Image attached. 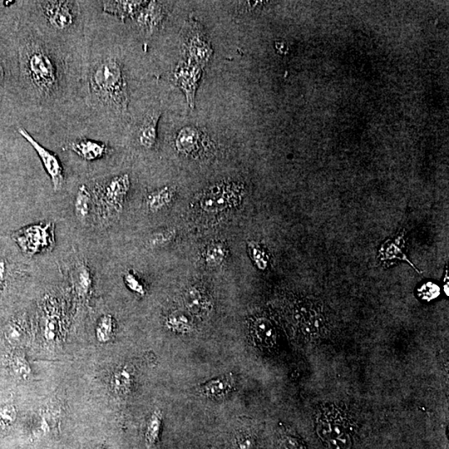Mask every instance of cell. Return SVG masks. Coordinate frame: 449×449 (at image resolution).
I'll return each instance as SVG.
<instances>
[{
	"label": "cell",
	"mask_w": 449,
	"mask_h": 449,
	"mask_svg": "<svg viewBox=\"0 0 449 449\" xmlns=\"http://www.w3.org/2000/svg\"><path fill=\"white\" fill-rule=\"evenodd\" d=\"M64 151H69L86 162H95L106 159L112 152V148L107 142L90 137H78L68 140Z\"/></svg>",
	"instance_id": "cell-7"
},
{
	"label": "cell",
	"mask_w": 449,
	"mask_h": 449,
	"mask_svg": "<svg viewBox=\"0 0 449 449\" xmlns=\"http://www.w3.org/2000/svg\"><path fill=\"white\" fill-rule=\"evenodd\" d=\"M6 261L0 256V290L3 289L4 280H6Z\"/></svg>",
	"instance_id": "cell-35"
},
{
	"label": "cell",
	"mask_w": 449,
	"mask_h": 449,
	"mask_svg": "<svg viewBox=\"0 0 449 449\" xmlns=\"http://www.w3.org/2000/svg\"><path fill=\"white\" fill-rule=\"evenodd\" d=\"M17 241L23 251L29 255L46 253L56 244L53 222L28 226L17 235Z\"/></svg>",
	"instance_id": "cell-5"
},
{
	"label": "cell",
	"mask_w": 449,
	"mask_h": 449,
	"mask_svg": "<svg viewBox=\"0 0 449 449\" xmlns=\"http://www.w3.org/2000/svg\"><path fill=\"white\" fill-rule=\"evenodd\" d=\"M19 48V75L37 116L67 117L75 97L78 48H72L26 27Z\"/></svg>",
	"instance_id": "cell-1"
},
{
	"label": "cell",
	"mask_w": 449,
	"mask_h": 449,
	"mask_svg": "<svg viewBox=\"0 0 449 449\" xmlns=\"http://www.w3.org/2000/svg\"><path fill=\"white\" fill-rule=\"evenodd\" d=\"M125 282L128 288H130L133 292L138 295H144L145 290L139 280L136 278L134 275L131 273H128L125 275Z\"/></svg>",
	"instance_id": "cell-32"
},
{
	"label": "cell",
	"mask_w": 449,
	"mask_h": 449,
	"mask_svg": "<svg viewBox=\"0 0 449 449\" xmlns=\"http://www.w3.org/2000/svg\"><path fill=\"white\" fill-rule=\"evenodd\" d=\"M354 428L347 414L337 408H328L317 419V433L332 449H349L353 443Z\"/></svg>",
	"instance_id": "cell-3"
},
{
	"label": "cell",
	"mask_w": 449,
	"mask_h": 449,
	"mask_svg": "<svg viewBox=\"0 0 449 449\" xmlns=\"http://www.w3.org/2000/svg\"><path fill=\"white\" fill-rule=\"evenodd\" d=\"M172 195L171 190L164 189L154 192L147 197V204L152 211H157L166 205L171 199Z\"/></svg>",
	"instance_id": "cell-24"
},
{
	"label": "cell",
	"mask_w": 449,
	"mask_h": 449,
	"mask_svg": "<svg viewBox=\"0 0 449 449\" xmlns=\"http://www.w3.org/2000/svg\"><path fill=\"white\" fill-rule=\"evenodd\" d=\"M76 285L78 293L86 295L90 292L93 285L91 270L85 263H81L76 270Z\"/></svg>",
	"instance_id": "cell-22"
},
{
	"label": "cell",
	"mask_w": 449,
	"mask_h": 449,
	"mask_svg": "<svg viewBox=\"0 0 449 449\" xmlns=\"http://www.w3.org/2000/svg\"><path fill=\"white\" fill-rule=\"evenodd\" d=\"M28 23L38 32L72 48L85 41L92 1L48 0L28 2Z\"/></svg>",
	"instance_id": "cell-2"
},
{
	"label": "cell",
	"mask_w": 449,
	"mask_h": 449,
	"mask_svg": "<svg viewBox=\"0 0 449 449\" xmlns=\"http://www.w3.org/2000/svg\"><path fill=\"white\" fill-rule=\"evenodd\" d=\"M133 374L130 367H122L116 370L111 378V387L116 393L126 394L130 391Z\"/></svg>",
	"instance_id": "cell-19"
},
{
	"label": "cell",
	"mask_w": 449,
	"mask_h": 449,
	"mask_svg": "<svg viewBox=\"0 0 449 449\" xmlns=\"http://www.w3.org/2000/svg\"><path fill=\"white\" fill-rule=\"evenodd\" d=\"M206 256L207 261H209L210 263H220L224 259L225 249L221 245H211Z\"/></svg>",
	"instance_id": "cell-31"
},
{
	"label": "cell",
	"mask_w": 449,
	"mask_h": 449,
	"mask_svg": "<svg viewBox=\"0 0 449 449\" xmlns=\"http://www.w3.org/2000/svg\"><path fill=\"white\" fill-rule=\"evenodd\" d=\"M278 449H307V447L300 438L285 435L280 439Z\"/></svg>",
	"instance_id": "cell-30"
},
{
	"label": "cell",
	"mask_w": 449,
	"mask_h": 449,
	"mask_svg": "<svg viewBox=\"0 0 449 449\" xmlns=\"http://www.w3.org/2000/svg\"><path fill=\"white\" fill-rule=\"evenodd\" d=\"M167 327L169 329L174 330V332H179L185 333L189 332L191 329V324L189 319L182 315H172L167 320Z\"/></svg>",
	"instance_id": "cell-26"
},
{
	"label": "cell",
	"mask_w": 449,
	"mask_h": 449,
	"mask_svg": "<svg viewBox=\"0 0 449 449\" xmlns=\"http://www.w3.org/2000/svg\"><path fill=\"white\" fill-rule=\"evenodd\" d=\"M19 132L21 136L31 144L34 151L41 160L42 164L48 175L51 177L53 189L56 191H60L65 184V175L64 169L59 157L51 150L47 149L34 139L31 133L26 128L19 127Z\"/></svg>",
	"instance_id": "cell-6"
},
{
	"label": "cell",
	"mask_w": 449,
	"mask_h": 449,
	"mask_svg": "<svg viewBox=\"0 0 449 449\" xmlns=\"http://www.w3.org/2000/svg\"><path fill=\"white\" fill-rule=\"evenodd\" d=\"M440 294V289L435 284L428 282L424 284L418 289L419 297L427 302L435 299Z\"/></svg>",
	"instance_id": "cell-29"
},
{
	"label": "cell",
	"mask_w": 449,
	"mask_h": 449,
	"mask_svg": "<svg viewBox=\"0 0 449 449\" xmlns=\"http://www.w3.org/2000/svg\"><path fill=\"white\" fill-rule=\"evenodd\" d=\"M6 80V70L4 68V62L0 59V88L4 87V82Z\"/></svg>",
	"instance_id": "cell-36"
},
{
	"label": "cell",
	"mask_w": 449,
	"mask_h": 449,
	"mask_svg": "<svg viewBox=\"0 0 449 449\" xmlns=\"http://www.w3.org/2000/svg\"><path fill=\"white\" fill-rule=\"evenodd\" d=\"M8 364L11 373L19 379L26 381L31 376V368L21 352H14L9 355Z\"/></svg>",
	"instance_id": "cell-20"
},
{
	"label": "cell",
	"mask_w": 449,
	"mask_h": 449,
	"mask_svg": "<svg viewBox=\"0 0 449 449\" xmlns=\"http://www.w3.org/2000/svg\"><path fill=\"white\" fill-rule=\"evenodd\" d=\"M130 187V176L127 174L96 182L93 191L102 220L110 218L120 211Z\"/></svg>",
	"instance_id": "cell-4"
},
{
	"label": "cell",
	"mask_w": 449,
	"mask_h": 449,
	"mask_svg": "<svg viewBox=\"0 0 449 449\" xmlns=\"http://www.w3.org/2000/svg\"><path fill=\"white\" fill-rule=\"evenodd\" d=\"M234 384L233 374H224V376L211 379L209 382L202 384L200 391L206 397L221 398L226 396L233 389Z\"/></svg>",
	"instance_id": "cell-15"
},
{
	"label": "cell",
	"mask_w": 449,
	"mask_h": 449,
	"mask_svg": "<svg viewBox=\"0 0 449 449\" xmlns=\"http://www.w3.org/2000/svg\"><path fill=\"white\" fill-rule=\"evenodd\" d=\"M147 1H98L100 11L125 23L136 16Z\"/></svg>",
	"instance_id": "cell-12"
},
{
	"label": "cell",
	"mask_w": 449,
	"mask_h": 449,
	"mask_svg": "<svg viewBox=\"0 0 449 449\" xmlns=\"http://www.w3.org/2000/svg\"><path fill=\"white\" fill-rule=\"evenodd\" d=\"M92 196L90 190L85 184H82L78 187L75 201H74V214L76 218L85 223L90 218L91 210Z\"/></svg>",
	"instance_id": "cell-17"
},
{
	"label": "cell",
	"mask_w": 449,
	"mask_h": 449,
	"mask_svg": "<svg viewBox=\"0 0 449 449\" xmlns=\"http://www.w3.org/2000/svg\"><path fill=\"white\" fill-rule=\"evenodd\" d=\"M24 332V322L23 319H16L9 325L6 330V338L9 342H21Z\"/></svg>",
	"instance_id": "cell-27"
},
{
	"label": "cell",
	"mask_w": 449,
	"mask_h": 449,
	"mask_svg": "<svg viewBox=\"0 0 449 449\" xmlns=\"http://www.w3.org/2000/svg\"><path fill=\"white\" fill-rule=\"evenodd\" d=\"M161 115L159 110L148 111L136 127V141L143 149L151 150L155 147L157 139V125H159Z\"/></svg>",
	"instance_id": "cell-11"
},
{
	"label": "cell",
	"mask_w": 449,
	"mask_h": 449,
	"mask_svg": "<svg viewBox=\"0 0 449 449\" xmlns=\"http://www.w3.org/2000/svg\"><path fill=\"white\" fill-rule=\"evenodd\" d=\"M162 422V411H154V413L152 414L149 421H148L147 426L146 442L148 446L154 445V444L159 441Z\"/></svg>",
	"instance_id": "cell-21"
},
{
	"label": "cell",
	"mask_w": 449,
	"mask_h": 449,
	"mask_svg": "<svg viewBox=\"0 0 449 449\" xmlns=\"http://www.w3.org/2000/svg\"><path fill=\"white\" fill-rule=\"evenodd\" d=\"M202 69L197 64L187 60L181 63L174 72L176 85L185 93L191 108L194 107L196 92L199 85Z\"/></svg>",
	"instance_id": "cell-9"
},
{
	"label": "cell",
	"mask_w": 449,
	"mask_h": 449,
	"mask_svg": "<svg viewBox=\"0 0 449 449\" xmlns=\"http://www.w3.org/2000/svg\"><path fill=\"white\" fill-rule=\"evenodd\" d=\"M171 233L164 231V233H156L150 239L151 245L157 246L167 243L171 239Z\"/></svg>",
	"instance_id": "cell-33"
},
{
	"label": "cell",
	"mask_w": 449,
	"mask_h": 449,
	"mask_svg": "<svg viewBox=\"0 0 449 449\" xmlns=\"http://www.w3.org/2000/svg\"><path fill=\"white\" fill-rule=\"evenodd\" d=\"M254 446L253 438L249 436H244L239 438L236 443V449H253Z\"/></svg>",
	"instance_id": "cell-34"
},
{
	"label": "cell",
	"mask_w": 449,
	"mask_h": 449,
	"mask_svg": "<svg viewBox=\"0 0 449 449\" xmlns=\"http://www.w3.org/2000/svg\"><path fill=\"white\" fill-rule=\"evenodd\" d=\"M253 332L256 342L260 347L270 348L276 344L278 334L274 325L268 319H256L253 325Z\"/></svg>",
	"instance_id": "cell-16"
},
{
	"label": "cell",
	"mask_w": 449,
	"mask_h": 449,
	"mask_svg": "<svg viewBox=\"0 0 449 449\" xmlns=\"http://www.w3.org/2000/svg\"><path fill=\"white\" fill-rule=\"evenodd\" d=\"M187 309L196 315H205L210 310V305L204 294L199 289L190 288L184 296Z\"/></svg>",
	"instance_id": "cell-18"
},
{
	"label": "cell",
	"mask_w": 449,
	"mask_h": 449,
	"mask_svg": "<svg viewBox=\"0 0 449 449\" xmlns=\"http://www.w3.org/2000/svg\"><path fill=\"white\" fill-rule=\"evenodd\" d=\"M60 329V320L56 315H48L46 319V337L48 340L56 339Z\"/></svg>",
	"instance_id": "cell-28"
},
{
	"label": "cell",
	"mask_w": 449,
	"mask_h": 449,
	"mask_svg": "<svg viewBox=\"0 0 449 449\" xmlns=\"http://www.w3.org/2000/svg\"><path fill=\"white\" fill-rule=\"evenodd\" d=\"M165 17L164 4L157 1H147L132 21L142 34L149 37L159 31Z\"/></svg>",
	"instance_id": "cell-8"
},
{
	"label": "cell",
	"mask_w": 449,
	"mask_h": 449,
	"mask_svg": "<svg viewBox=\"0 0 449 449\" xmlns=\"http://www.w3.org/2000/svg\"><path fill=\"white\" fill-rule=\"evenodd\" d=\"M113 332H115V319L111 315H102L96 328V337L98 342L101 343L110 342Z\"/></svg>",
	"instance_id": "cell-23"
},
{
	"label": "cell",
	"mask_w": 449,
	"mask_h": 449,
	"mask_svg": "<svg viewBox=\"0 0 449 449\" xmlns=\"http://www.w3.org/2000/svg\"><path fill=\"white\" fill-rule=\"evenodd\" d=\"M205 140V134L194 127L182 128L176 138V147L181 154L192 155L199 151L201 143Z\"/></svg>",
	"instance_id": "cell-13"
},
{
	"label": "cell",
	"mask_w": 449,
	"mask_h": 449,
	"mask_svg": "<svg viewBox=\"0 0 449 449\" xmlns=\"http://www.w3.org/2000/svg\"><path fill=\"white\" fill-rule=\"evenodd\" d=\"M17 418L16 407L11 403L0 406V430L12 426Z\"/></svg>",
	"instance_id": "cell-25"
},
{
	"label": "cell",
	"mask_w": 449,
	"mask_h": 449,
	"mask_svg": "<svg viewBox=\"0 0 449 449\" xmlns=\"http://www.w3.org/2000/svg\"><path fill=\"white\" fill-rule=\"evenodd\" d=\"M238 187L236 186H218L210 192L202 201V206L206 210L221 209L231 204V200L238 196Z\"/></svg>",
	"instance_id": "cell-14"
},
{
	"label": "cell",
	"mask_w": 449,
	"mask_h": 449,
	"mask_svg": "<svg viewBox=\"0 0 449 449\" xmlns=\"http://www.w3.org/2000/svg\"><path fill=\"white\" fill-rule=\"evenodd\" d=\"M184 48L187 57L192 63L197 64L201 68H204L209 63L213 54L211 43L207 39L205 33L201 29L194 28L187 34L185 39Z\"/></svg>",
	"instance_id": "cell-10"
}]
</instances>
